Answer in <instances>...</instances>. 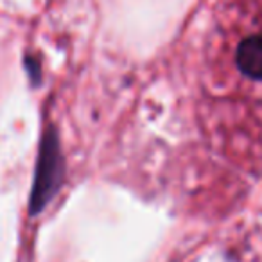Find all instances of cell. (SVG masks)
<instances>
[{
  "label": "cell",
  "instance_id": "obj_1",
  "mask_svg": "<svg viewBox=\"0 0 262 262\" xmlns=\"http://www.w3.org/2000/svg\"><path fill=\"white\" fill-rule=\"evenodd\" d=\"M235 65L246 77L262 81V34L246 36L237 45Z\"/></svg>",
  "mask_w": 262,
  "mask_h": 262
}]
</instances>
